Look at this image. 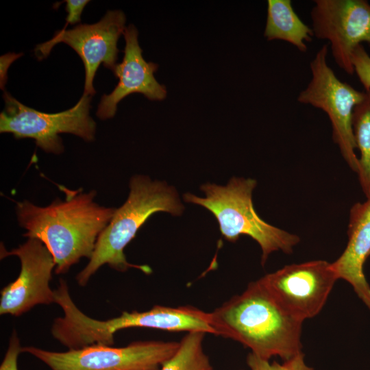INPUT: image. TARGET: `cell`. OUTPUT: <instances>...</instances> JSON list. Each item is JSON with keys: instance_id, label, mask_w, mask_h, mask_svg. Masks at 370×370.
Returning a JSON list of instances; mask_svg holds the SVG:
<instances>
[{"instance_id": "cell-13", "label": "cell", "mask_w": 370, "mask_h": 370, "mask_svg": "<svg viewBox=\"0 0 370 370\" xmlns=\"http://www.w3.org/2000/svg\"><path fill=\"white\" fill-rule=\"evenodd\" d=\"M132 328H144L171 332H202L216 335L211 324V313L191 306L177 307L154 306L138 312H123L106 321L96 319L92 329L96 337L105 343L114 342L116 332Z\"/></svg>"}, {"instance_id": "cell-9", "label": "cell", "mask_w": 370, "mask_h": 370, "mask_svg": "<svg viewBox=\"0 0 370 370\" xmlns=\"http://www.w3.org/2000/svg\"><path fill=\"white\" fill-rule=\"evenodd\" d=\"M125 15L121 10H108L96 23L79 24L70 29L64 27L51 40L38 45L35 54L40 60L47 58L58 43L68 45L79 55L84 65L83 94L92 97L96 93L92 82L99 65L102 63L112 71L117 64V42L125 31Z\"/></svg>"}, {"instance_id": "cell-14", "label": "cell", "mask_w": 370, "mask_h": 370, "mask_svg": "<svg viewBox=\"0 0 370 370\" xmlns=\"http://www.w3.org/2000/svg\"><path fill=\"white\" fill-rule=\"evenodd\" d=\"M347 228V246L332 266L338 279L350 284L370 310V286L363 270L370 256V198L351 207Z\"/></svg>"}, {"instance_id": "cell-6", "label": "cell", "mask_w": 370, "mask_h": 370, "mask_svg": "<svg viewBox=\"0 0 370 370\" xmlns=\"http://www.w3.org/2000/svg\"><path fill=\"white\" fill-rule=\"evenodd\" d=\"M328 47L323 45L310 63L311 79L297 97L298 102L323 110L332 125L333 142L338 146L349 169L357 174L358 157L356 153L352 119L354 108L365 97L359 91L340 80L328 65Z\"/></svg>"}, {"instance_id": "cell-2", "label": "cell", "mask_w": 370, "mask_h": 370, "mask_svg": "<svg viewBox=\"0 0 370 370\" xmlns=\"http://www.w3.org/2000/svg\"><path fill=\"white\" fill-rule=\"evenodd\" d=\"M210 313L216 336L241 343L260 358L285 361L302 353L303 321L285 312L259 280Z\"/></svg>"}, {"instance_id": "cell-1", "label": "cell", "mask_w": 370, "mask_h": 370, "mask_svg": "<svg viewBox=\"0 0 370 370\" xmlns=\"http://www.w3.org/2000/svg\"><path fill=\"white\" fill-rule=\"evenodd\" d=\"M58 186L65 199L57 197L46 206L16 201V213L18 225L27 230L23 236L40 240L53 257L55 273L64 274L82 258H91L116 208L95 202V190L84 193Z\"/></svg>"}, {"instance_id": "cell-4", "label": "cell", "mask_w": 370, "mask_h": 370, "mask_svg": "<svg viewBox=\"0 0 370 370\" xmlns=\"http://www.w3.org/2000/svg\"><path fill=\"white\" fill-rule=\"evenodd\" d=\"M256 185L254 179L234 177L225 186L210 183L201 185L205 197L188 193L183 198L186 202L208 210L217 220L225 240L236 242L245 235L257 242L262 251L261 264L264 266L269 255L275 251L291 254L300 238L269 224L257 214L252 201Z\"/></svg>"}, {"instance_id": "cell-22", "label": "cell", "mask_w": 370, "mask_h": 370, "mask_svg": "<svg viewBox=\"0 0 370 370\" xmlns=\"http://www.w3.org/2000/svg\"><path fill=\"white\" fill-rule=\"evenodd\" d=\"M23 55V53H8L0 58V85L1 88L5 91V85L8 79V70L10 64Z\"/></svg>"}, {"instance_id": "cell-18", "label": "cell", "mask_w": 370, "mask_h": 370, "mask_svg": "<svg viewBox=\"0 0 370 370\" xmlns=\"http://www.w3.org/2000/svg\"><path fill=\"white\" fill-rule=\"evenodd\" d=\"M247 364L250 370H313L306 364L302 353L285 360L282 364L277 362L271 363L269 360L260 358L250 353L247 357Z\"/></svg>"}, {"instance_id": "cell-3", "label": "cell", "mask_w": 370, "mask_h": 370, "mask_svg": "<svg viewBox=\"0 0 370 370\" xmlns=\"http://www.w3.org/2000/svg\"><path fill=\"white\" fill-rule=\"evenodd\" d=\"M129 187L127 199L116 209L110 221L100 234L88 263L77 275L76 280L79 286H86L104 264L120 272L134 268L150 274L152 270L149 266L127 262L125 248L153 214L165 212L180 216L184 212V207L177 190L165 182L152 181L148 176L136 175L131 177Z\"/></svg>"}, {"instance_id": "cell-19", "label": "cell", "mask_w": 370, "mask_h": 370, "mask_svg": "<svg viewBox=\"0 0 370 370\" xmlns=\"http://www.w3.org/2000/svg\"><path fill=\"white\" fill-rule=\"evenodd\" d=\"M351 58L354 73L364 86L365 90H370V56L362 45L356 47Z\"/></svg>"}, {"instance_id": "cell-11", "label": "cell", "mask_w": 370, "mask_h": 370, "mask_svg": "<svg viewBox=\"0 0 370 370\" xmlns=\"http://www.w3.org/2000/svg\"><path fill=\"white\" fill-rule=\"evenodd\" d=\"M0 256L1 259L15 256L21 262L17 278L1 291V314L18 317L36 305L55 303L54 291L51 289L49 282L56 264L53 256L40 240L29 238L10 251L1 244Z\"/></svg>"}, {"instance_id": "cell-12", "label": "cell", "mask_w": 370, "mask_h": 370, "mask_svg": "<svg viewBox=\"0 0 370 370\" xmlns=\"http://www.w3.org/2000/svg\"><path fill=\"white\" fill-rule=\"evenodd\" d=\"M123 34L125 40L124 56L112 71L119 82L111 93L101 98L96 114L101 120L112 118L118 103L130 94L141 93L151 101H162L166 97V87L154 77L158 64L147 62L143 57L136 27L131 24Z\"/></svg>"}, {"instance_id": "cell-8", "label": "cell", "mask_w": 370, "mask_h": 370, "mask_svg": "<svg viewBox=\"0 0 370 370\" xmlns=\"http://www.w3.org/2000/svg\"><path fill=\"white\" fill-rule=\"evenodd\" d=\"M338 280L323 260L288 264L259 279L285 312L303 322L320 312Z\"/></svg>"}, {"instance_id": "cell-7", "label": "cell", "mask_w": 370, "mask_h": 370, "mask_svg": "<svg viewBox=\"0 0 370 370\" xmlns=\"http://www.w3.org/2000/svg\"><path fill=\"white\" fill-rule=\"evenodd\" d=\"M179 342L139 341L125 347L92 345L66 352L22 347L51 370H160L175 352Z\"/></svg>"}, {"instance_id": "cell-20", "label": "cell", "mask_w": 370, "mask_h": 370, "mask_svg": "<svg viewBox=\"0 0 370 370\" xmlns=\"http://www.w3.org/2000/svg\"><path fill=\"white\" fill-rule=\"evenodd\" d=\"M22 352L20 339L15 330L10 338L8 347L0 366V370H18L17 359Z\"/></svg>"}, {"instance_id": "cell-5", "label": "cell", "mask_w": 370, "mask_h": 370, "mask_svg": "<svg viewBox=\"0 0 370 370\" xmlns=\"http://www.w3.org/2000/svg\"><path fill=\"white\" fill-rule=\"evenodd\" d=\"M5 109L0 114V132L16 139L32 138L47 153L60 154L64 148L62 133H69L90 142L95 140L96 123L90 116L92 96L83 94L72 108L46 113L23 105L4 91Z\"/></svg>"}, {"instance_id": "cell-16", "label": "cell", "mask_w": 370, "mask_h": 370, "mask_svg": "<svg viewBox=\"0 0 370 370\" xmlns=\"http://www.w3.org/2000/svg\"><path fill=\"white\" fill-rule=\"evenodd\" d=\"M352 126L355 143L359 150L357 173L360 188L370 198V90H365L363 100L354 110Z\"/></svg>"}, {"instance_id": "cell-17", "label": "cell", "mask_w": 370, "mask_h": 370, "mask_svg": "<svg viewBox=\"0 0 370 370\" xmlns=\"http://www.w3.org/2000/svg\"><path fill=\"white\" fill-rule=\"evenodd\" d=\"M206 333L188 332L179 342V346L160 367V370H214L204 351Z\"/></svg>"}, {"instance_id": "cell-21", "label": "cell", "mask_w": 370, "mask_h": 370, "mask_svg": "<svg viewBox=\"0 0 370 370\" xmlns=\"http://www.w3.org/2000/svg\"><path fill=\"white\" fill-rule=\"evenodd\" d=\"M63 2L66 3L65 10L67 12L66 18V23L75 25L81 21V15L85 6L90 2L88 0H66Z\"/></svg>"}, {"instance_id": "cell-10", "label": "cell", "mask_w": 370, "mask_h": 370, "mask_svg": "<svg viewBox=\"0 0 370 370\" xmlns=\"http://www.w3.org/2000/svg\"><path fill=\"white\" fill-rule=\"evenodd\" d=\"M310 17L314 36L328 40L336 64L353 75L352 52L362 42L370 47V3L366 0H315Z\"/></svg>"}, {"instance_id": "cell-15", "label": "cell", "mask_w": 370, "mask_h": 370, "mask_svg": "<svg viewBox=\"0 0 370 370\" xmlns=\"http://www.w3.org/2000/svg\"><path fill=\"white\" fill-rule=\"evenodd\" d=\"M264 36L269 41L287 42L305 53L314 34L295 12L291 0H269Z\"/></svg>"}]
</instances>
